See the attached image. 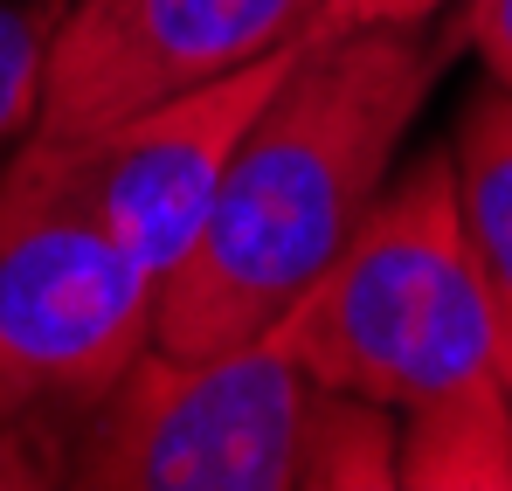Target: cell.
Wrapping results in <instances>:
<instances>
[{
  "label": "cell",
  "instance_id": "1",
  "mask_svg": "<svg viewBox=\"0 0 512 491\" xmlns=\"http://www.w3.org/2000/svg\"><path fill=\"white\" fill-rule=\"evenodd\" d=\"M436 70L443 56L416 28L305 42L236 146L201 236L167 270L153 346L229 353L277 326L395 180V153L436 90Z\"/></svg>",
  "mask_w": 512,
  "mask_h": 491
},
{
  "label": "cell",
  "instance_id": "2",
  "mask_svg": "<svg viewBox=\"0 0 512 491\" xmlns=\"http://www.w3.org/2000/svg\"><path fill=\"white\" fill-rule=\"evenodd\" d=\"M319 395L374 402L388 415L429 409L471 381H492V305L457 222L450 153L402 166L353 243L270 326Z\"/></svg>",
  "mask_w": 512,
  "mask_h": 491
},
{
  "label": "cell",
  "instance_id": "3",
  "mask_svg": "<svg viewBox=\"0 0 512 491\" xmlns=\"http://www.w3.org/2000/svg\"><path fill=\"white\" fill-rule=\"evenodd\" d=\"M160 284L90 215L63 153L28 139L0 166V422L90 415L153 346Z\"/></svg>",
  "mask_w": 512,
  "mask_h": 491
},
{
  "label": "cell",
  "instance_id": "4",
  "mask_svg": "<svg viewBox=\"0 0 512 491\" xmlns=\"http://www.w3.org/2000/svg\"><path fill=\"white\" fill-rule=\"evenodd\" d=\"M319 388L263 332L229 353L146 346L84 415L70 491H298Z\"/></svg>",
  "mask_w": 512,
  "mask_h": 491
},
{
  "label": "cell",
  "instance_id": "5",
  "mask_svg": "<svg viewBox=\"0 0 512 491\" xmlns=\"http://www.w3.org/2000/svg\"><path fill=\"white\" fill-rule=\"evenodd\" d=\"M319 0H63L28 139H90L305 42Z\"/></svg>",
  "mask_w": 512,
  "mask_h": 491
},
{
  "label": "cell",
  "instance_id": "6",
  "mask_svg": "<svg viewBox=\"0 0 512 491\" xmlns=\"http://www.w3.org/2000/svg\"><path fill=\"white\" fill-rule=\"evenodd\" d=\"M298 49L305 42L263 56L236 77L160 97V104L90 132V139H63V146L49 139L63 153V173L90 201V215L111 229V243L153 284H167V270L201 236V222H208V208H215V194L236 166V146L250 139L256 111L270 104V90L298 63Z\"/></svg>",
  "mask_w": 512,
  "mask_h": 491
},
{
  "label": "cell",
  "instance_id": "7",
  "mask_svg": "<svg viewBox=\"0 0 512 491\" xmlns=\"http://www.w3.org/2000/svg\"><path fill=\"white\" fill-rule=\"evenodd\" d=\"M450 180H457V222L478 263L485 305H492V360L499 388L512 395V90H478L450 132Z\"/></svg>",
  "mask_w": 512,
  "mask_h": 491
},
{
  "label": "cell",
  "instance_id": "8",
  "mask_svg": "<svg viewBox=\"0 0 512 491\" xmlns=\"http://www.w3.org/2000/svg\"><path fill=\"white\" fill-rule=\"evenodd\" d=\"M402 491H512V395L499 374L402 415Z\"/></svg>",
  "mask_w": 512,
  "mask_h": 491
},
{
  "label": "cell",
  "instance_id": "9",
  "mask_svg": "<svg viewBox=\"0 0 512 491\" xmlns=\"http://www.w3.org/2000/svg\"><path fill=\"white\" fill-rule=\"evenodd\" d=\"M298 491H402V422L374 402L319 395Z\"/></svg>",
  "mask_w": 512,
  "mask_h": 491
},
{
  "label": "cell",
  "instance_id": "10",
  "mask_svg": "<svg viewBox=\"0 0 512 491\" xmlns=\"http://www.w3.org/2000/svg\"><path fill=\"white\" fill-rule=\"evenodd\" d=\"M56 21H63V0H0V146L35 132Z\"/></svg>",
  "mask_w": 512,
  "mask_h": 491
},
{
  "label": "cell",
  "instance_id": "11",
  "mask_svg": "<svg viewBox=\"0 0 512 491\" xmlns=\"http://www.w3.org/2000/svg\"><path fill=\"white\" fill-rule=\"evenodd\" d=\"M0 491H70L42 422H0Z\"/></svg>",
  "mask_w": 512,
  "mask_h": 491
},
{
  "label": "cell",
  "instance_id": "12",
  "mask_svg": "<svg viewBox=\"0 0 512 491\" xmlns=\"http://www.w3.org/2000/svg\"><path fill=\"white\" fill-rule=\"evenodd\" d=\"M443 0H319V21L305 42L319 35H360V28H423Z\"/></svg>",
  "mask_w": 512,
  "mask_h": 491
},
{
  "label": "cell",
  "instance_id": "13",
  "mask_svg": "<svg viewBox=\"0 0 512 491\" xmlns=\"http://www.w3.org/2000/svg\"><path fill=\"white\" fill-rule=\"evenodd\" d=\"M464 42L478 49V63H485V77L512 90V0H471V14H464Z\"/></svg>",
  "mask_w": 512,
  "mask_h": 491
}]
</instances>
